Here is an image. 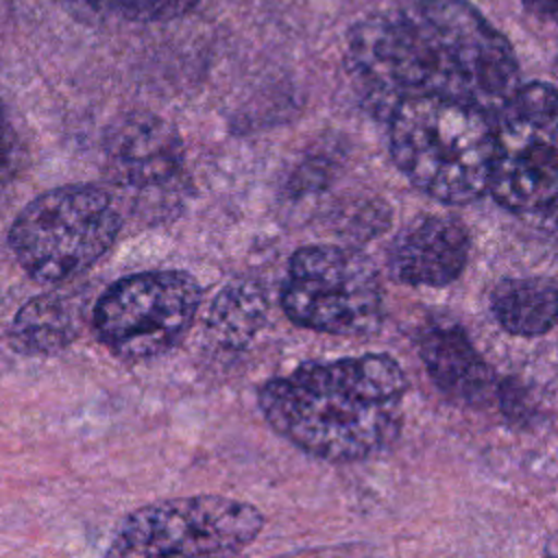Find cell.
Masks as SVG:
<instances>
[{"instance_id": "6", "label": "cell", "mask_w": 558, "mask_h": 558, "mask_svg": "<svg viewBox=\"0 0 558 558\" xmlns=\"http://www.w3.org/2000/svg\"><path fill=\"white\" fill-rule=\"evenodd\" d=\"M558 102L549 83L519 85L493 116L488 192L508 211L554 218L558 194Z\"/></svg>"}, {"instance_id": "12", "label": "cell", "mask_w": 558, "mask_h": 558, "mask_svg": "<svg viewBox=\"0 0 558 558\" xmlns=\"http://www.w3.org/2000/svg\"><path fill=\"white\" fill-rule=\"evenodd\" d=\"M83 320L85 299L78 292H44L17 310L9 344L24 355H52L78 338Z\"/></svg>"}, {"instance_id": "15", "label": "cell", "mask_w": 558, "mask_h": 558, "mask_svg": "<svg viewBox=\"0 0 558 558\" xmlns=\"http://www.w3.org/2000/svg\"><path fill=\"white\" fill-rule=\"evenodd\" d=\"M89 9L116 13L137 22H163L192 11L198 0H81Z\"/></svg>"}, {"instance_id": "8", "label": "cell", "mask_w": 558, "mask_h": 558, "mask_svg": "<svg viewBox=\"0 0 558 558\" xmlns=\"http://www.w3.org/2000/svg\"><path fill=\"white\" fill-rule=\"evenodd\" d=\"M201 286L185 270H146L111 283L94 305L100 342L122 360H150L170 351L192 327Z\"/></svg>"}, {"instance_id": "16", "label": "cell", "mask_w": 558, "mask_h": 558, "mask_svg": "<svg viewBox=\"0 0 558 558\" xmlns=\"http://www.w3.org/2000/svg\"><path fill=\"white\" fill-rule=\"evenodd\" d=\"M15 163H17L15 135H13V129L7 120L2 102H0V185H4L9 181V177L15 170Z\"/></svg>"}, {"instance_id": "17", "label": "cell", "mask_w": 558, "mask_h": 558, "mask_svg": "<svg viewBox=\"0 0 558 558\" xmlns=\"http://www.w3.org/2000/svg\"><path fill=\"white\" fill-rule=\"evenodd\" d=\"M523 7L543 22H554L556 17V0H521Z\"/></svg>"}, {"instance_id": "4", "label": "cell", "mask_w": 558, "mask_h": 558, "mask_svg": "<svg viewBox=\"0 0 558 558\" xmlns=\"http://www.w3.org/2000/svg\"><path fill=\"white\" fill-rule=\"evenodd\" d=\"M122 214L98 185H63L35 196L9 229L11 251L37 283H63L92 268L118 240Z\"/></svg>"}, {"instance_id": "3", "label": "cell", "mask_w": 558, "mask_h": 558, "mask_svg": "<svg viewBox=\"0 0 558 558\" xmlns=\"http://www.w3.org/2000/svg\"><path fill=\"white\" fill-rule=\"evenodd\" d=\"M386 122L392 159L416 190L447 205H466L488 192L493 116L418 96L399 102Z\"/></svg>"}, {"instance_id": "5", "label": "cell", "mask_w": 558, "mask_h": 558, "mask_svg": "<svg viewBox=\"0 0 558 558\" xmlns=\"http://www.w3.org/2000/svg\"><path fill=\"white\" fill-rule=\"evenodd\" d=\"M262 527V512L246 501L170 497L126 514L102 558H235Z\"/></svg>"}, {"instance_id": "7", "label": "cell", "mask_w": 558, "mask_h": 558, "mask_svg": "<svg viewBox=\"0 0 558 558\" xmlns=\"http://www.w3.org/2000/svg\"><path fill=\"white\" fill-rule=\"evenodd\" d=\"M281 307L294 325L320 333L371 336L384 323V290L360 251L310 244L290 257Z\"/></svg>"}, {"instance_id": "11", "label": "cell", "mask_w": 558, "mask_h": 558, "mask_svg": "<svg viewBox=\"0 0 558 558\" xmlns=\"http://www.w3.org/2000/svg\"><path fill=\"white\" fill-rule=\"evenodd\" d=\"M416 347L429 379L445 397L469 408H484L495 399L497 377L460 325H427Z\"/></svg>"}, {"instance_id": "10", "label": "cell", "mask_w": 558, "mask_h": 558, "mask_svg": "<svg viewBox=\"0 0 558 558\" xmlns=\"http://www.w3.org/2000/svg\"><path fill=\"white\" fill-rule=\"evenodd\" d=\"M471 238L453 216L427 214L408 222L388 253L395 281L414 288H442L466 268Z\"/></svg>"}, {"instance_id": "9", "label": "cell", "mask_w": 558, "mask_h": 558, "mask_svg": "<svg viewBox=\"0 0 558 558\" xmlns=\"http://www.w3.org/2000/svg\"><path fill=\"white\" fill-rule=\"evenodd\" d=\"M105 170L116 187L163 205L177 198L185 177L183 142L163 118L133 111L107 133Z\"/></svg>"}, {"instance_id": "2", "label": "cell", "mask_w": 558, "mask_h": 558, "mask_svg": "<svg viewBox=\"0 0 558 558\" xmlns=\"http://www.w3.org/2000/svg\"><path fill=\"white\" fill-rule=\"evenodd\" d=\"M408 377L386 353L305 362L268 379L259 408L288 442L325 462H362L401 434Z\"/></svg>"}, {"instance_id": "13", "label": "cell", "mask_w": 558, "mask_h": 558, "mask_svg": "<svg viewBox=\"0 0 558 558\" xmlns=\"http://www.w3.org/2000/svg\"><path fill=\"white\" fill-rule=\"evenodd\" d=\"M556 283L549 277L501 279L490 292L497 323L512 336L538 338L556 325Z\"/></svg>"}, {"instance_id": "14", "label": "cell", "mask_w": 558, "mask_h": 558, "mask_svg": "<svg viewBox=\"0 0 558 558\" xmlns=\"http://www.w3.org/2000/svg\"><path fill=\"white\" fill-rule=\"evenodd\" d=\"M266 314L264 292L253 283L227 286L209 312L211 333L227 347L242 349L259 329Z\"/></svg>"}, {"instance_id": "1", "label": "cell", "mask_w": 558, "mask_h": 558, "mask_svg": "<svg viewBox=\"0 0 558 558\" xmlns=\"http://www.w3.org/2000/svg\"><path fill=\"white\" fill-rule=\"evenodd\" d=\"M347 74L377 118L418 96L495 116L519 89L508 37L466 0H410L364 17L347 39Z\"/></svg>"}]
</instances>
